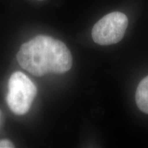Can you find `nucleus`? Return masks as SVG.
Returning a JSON list of instances; mask_svg holds the SVG:
<instances>
[{"label":"nucleus","instance_id":"2","mask_svg":"<svg viewBox=\"0 0 148 148\" xmlns=\"http://www.w3.org/2000/svg\"><path fill=\"white\" fill-rule=\"evenodd\" d=\"M36 93V86L26 75L20 71L12 74L9 79L6 101L14 114L22 115L27 113Z\"/></svg>","mask_w":148,"mask_h":148},{"label":"nucleus","instance_id":"6","mask_svg":"<svg viewBox=\"0 0 148 148\" xmlns=\"http://www.w3.org/2000/svg\"><path fill=\"white\" fill-rule=\"evenodd\" d=\"M40 1H41V0H40Z\"/></svg>","mask_w":148,"mask_h":148},{"label":"nucleus","instance_id":"3","mask_svg":"<svg viewBox=\"0 0 148 148\" xmlns=\"http://www.w3.org/2000/svg\"><path fill=\"white\" fill-rule=\"evenodd\" d=\"M128 19L120 12H110L95 24L92 29V38L100 45H109L119 42L126 31Z\"/></svg>","mask_w":148,"mask_h":148},{"label":"nucleus","instance_id":"5","mask_svg":"<svg viewBox=\"0 0 148 148\" xmlns=\"http://www.w3.org/2000/svg\"><path fill=\"white\" fill-rule=\"evenodd\" d=\"M14 144L8 139L0 140V148H13Z\"/></svg>","mask_w":148,"mask_h":148},{"label":"nucleus","instance_id":"4","mask_svg":"<svg viewBox=\"0 0 148 148\" xmlns=\"http://www.w3.org/2000/svg\"><path fill=\"white\" fill-rule=\"evenodd\" d=\"M135 99L138 108L142 112L148 114V75L138 84Z\"/></svg>","mask_w":148,"mask_h":148},{"label":"nucleus","instance_id":"7","mask_svg":"<svg viewBox=\"0 0 148 148\" xmlns=\"http://www.w3.org/2000/svg\"><path fill=\"white\" fill-rule=\"evenodd\" d=\"M0 114H1V113H0Z\"/></svg>","mask_w":148,"mask_h":148},{"label":"nucleus","instance_id":"1","mask_svg":"<svg viewBox=\"0 0 148 148\" xmlns=\"http://www.w3.org/2000/svg\"><path fill=\"white\" fill-rule=\"evenodd\" d=\"M16 60L23 69L36 76L66 73L72 66L71 52L64 43L45 35L23 43Z\"/></svg>","mask_w":148,"mask_h":148}]
</instances>
